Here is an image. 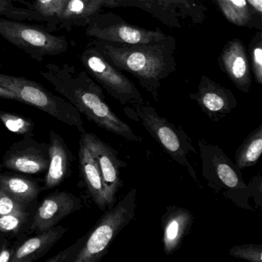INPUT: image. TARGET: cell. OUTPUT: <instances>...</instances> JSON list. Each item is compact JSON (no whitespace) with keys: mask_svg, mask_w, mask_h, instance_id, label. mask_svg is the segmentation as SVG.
Listing matches in <instances>:
<instances>
[{"mask_svg":"<svg viewBox=\"0 0 262 262\" xmlns=\"http://www.w3.org/2000/svg\"><path fill=\"white\" fill-rule=\"evenodd\" d=\"M39 73L89 120L125 140L142 142V138L135 134L131 127L112 110L102 86L92 79L86 70H78L68 64L48 63Z\"/></svg>","mask_w":262,"mask_h":262,"instance_id":"1","label":"cell"},{"mask_svg":"<svg viewBox=\"0 0 262 262\" xmlns=\"http://www.w3.org/2000/svg\"><path fill=\"white\" fill-rule=\"evenodd\" d=\"M92 44L115 67L134 76L156 102L159 101L161 82L176 70V45L173 37L168 36L160 42L141 45L98 39Z\"/></svg>","mask_w":262,"mask_h":262,"instance_id":"2","label":"cell"},{"mask_svg":"<svg viewBox=\"0 0 262 262\" xmlns=\"http://www.w3.org/2000/svg\"><path fill=\"white\" fill-rule=\"evenodd\" d=\"M202 174L207 185L242 209L255 211L249 204V189L241 170L217 145L199 139Z\"/></svg>","mask_w":262,"mask_h":262,"instance_id":"3","label":"cell"},{"mask_svg":"<svg viewBox=\"0 0 262 262\" xmlns=\"http://www.w3.org/2000/svg\"><path fill=\"white\" fill-rule=\"evenodd\" d=\"M129 119L140 122L148 134L174 162L188 170L195 183L201 187L197 174L188 159L189 153L196 154L195 148L182 126H176L161 116L156 108L144 104H132L123 108Z\"/></svg>","mask_w":262,"mask_h":262,"instance_id":"4","label":"cell"},{"mask_svg":"<svg viewBox=\"0 0 262 262\" xmlns=\"http://www.w3.org/2000/svg\"><path fill=\"white\" fill-rule=\"evenodd\" d=\"M137 189L132 188L122 200L107 210L85 234V242L75 262H99L108 251L119 233L136 216Z\"/></svg>","mask_w":262,"mask_h":262,"instance_id":"5","label":"cell"},{"mask_svg":"<svg viewBox=\"0 0 262 262\" xmlns=\"http://www.w3.org/2000/svg\"><path fill=\"white\" fill-rule=\"evenodd\" d=\"M0 85L13 92L23 103L33 105L57 120L75 127L79 133H85L79 112L67 99L53 94L41 84L27 78L0 73Z\"/></svg>","mask_w":262,"mask_h":262,"instance_id":"6","label":"cell"},{"mask_svg":"<svg viewBox=\"0 0 262 262\" xmlns=\"http://www.w3.org/2000/svg\"><path fill=\"white\" fill-rule=\"evenodd\" d=\"M0 36L38 62L66 53L70 47L65 36H54L43 26L4 17H0Z\"/></svg>","mask_w":262,"mask_h":262,"instance_id":"7","label":"cell"},{"mask_svg":"<svg viewBox=\"0 0 262 262\" xmlns=\"http://www.w3.org/2000/svg\"><path fill=\"white\" fill-rule=\"evenodd\" d=\"M80 60L87 73L122 105L145 103L135 84L108 62L96 47L90 46L85 49Z\"/></svg>","mask_w":262,"mask_h":262,"instance_id":"8","label":"cell"},{"mask_svg":"<svg viewBox=\"0 0 262 262\" xmlns=\"http://www.w3.org/2000/svg\"><path fill=\"white\" fill-rule=\"evenodd\" d=\"M85 33L98 40L128 45L152 43L168 38L160 30H145L123 21L114 22L110 20L108 15L99 13L91 19Z\"/></svg>","mask_w":262,"mask_h":262,"instance_id":"9","label":"cell"},{"mask_svg":"<svg viewBox=\"0 0 262 262\" xmlns=\"http://www.w3.org/2000/svg\"><path fill=\"white\" fill-rule=\"evenodd\" d=\"M80 139L97 163L105 187L107 207L111 208L115 205L118 191L123 187L121 169L125 168L127 163L119 159L116 149L93 133L85 132Z\"/></svg>","mask_w":262,"mask_h":262,"instance_id":"10","label":"cell"},{"mask_svg":"<svg viewBox=\"0 0 262 262\" xmlns=\"http://www.w3.org/2000/svg\"><path fill=\"white\" fill-rule=\"evenodd\" d=\"M3 165L12 171L26 174L44 172L50 165L49 147L27 138L10 147L4 155Z\"/></svg>","mask_w":262,"mask_h":262,"instance_id":"11","label":"cell"},{"mask_svg":"<svg viewBox=\"0 0 262 262\" xmlns=\"http://www.w3.org/2000/svg\"><path fill=\"white\" fill-rule=\"evenodd\" d=\"M189 97L214 122L222 120L237 105V99L231 90L205 76L201 78L197 93L190 94Z\"/></svg>","mask_w":262,"mask_h":262,"instance_id":"12","label":"cell"},{"mask_svg":"<svg viewBox=\"0 0 262 262\" xmlns=\"http://www.w3.org/2000/svg\"><path fill=\"white\" fill-rule=\"evenodd\" d=\"M82 200L67 191H56L45 198L38 208L31 225L35 232L56 226L64 217L82 208Z\"/></svg>","mask_w":262,"mask_h":262,"instance_id":"13","label":"cell"},{"mask_svg":"<svg viewBox=\"0 0 262 262\" xmlns=\"http://www.w3.org/2000/svg\"><path fill=\"white\" fill-rule=\"evenodd\" d=\"M192 213L183 207L168 205L161 219L164 252L171 255L182 247L194 224Z\"/></svg>","mask_w":262,"mask_h":262,"instance_id":"14","label":"cell"},{"mask_svg":"<svg viewBox=\"0 0 262 262\" xmlns=\"http://www.w3.org/2000/svg\"><path fill=\"white\" fill-rule=\"evenodd\" d=\"M220 63L236 88L249 93L252 85L251 67L243 42L237 39L228 42L221 54Z\"/></svg>","mask_w":262,"mask_h":262,"instance_id":"15","label":"cell"},{"mask_svg":"<svg viewBox=\"0 0 262 262\" xmlns=\"http://www.w3.org/2000/svg\"><path fill=\"white\" fill-rule=\"evenodd\" d=\"M49 165L45 178V188L51 189L59 186L68 177L71 166L72 155L65 141L56 132L50 131Z\"/></svg>","mask_w":262,"mask_h":262,"instance_id":"16","label":"cell"},{"mask_svg":"<svg viewBox=\"0 0 262 262\" xmlns=\"http://www.w3.org/2000/svg\"><path fill=\"white\" fill-rule=\"evenodd\" d=\"M62 226H55L39 232L23 243L14 251L11 262H33L49 252L67 231Z\"/></svg>","mask_w":262,"mask_h":262,"instance_id":"17","label":"cell"},{"mask_svg":"<svg viewBox=\"0 0 262 262\" xmlns=\"http://www.w3.org/2000/svg\"><path fill=\"white\" fill-rule=\"evenodd\" d=\"M79 161L81 176L93 202L99 209L105 211L107 202L102 174L96 160L81 139L79 141Z\"/></svg>","mask_w":262,"mask_h":262,"instance_id":"18","label":"cell"},{"mask_svg":"<svg viewBox=\"0 0 262 262\" xmlns=\"http://www.w3.org/2000/svg\"><path fill=\"white\" fill-rule=\"evenodd\" d=\"M105 7H132L147 12L168 27H181L182 15L164 0H102Z\"/></svg>","mask_w":262,"mask_h":262,"instance_id":"19","label":"cell"},{"mask_svg":"<svg viewBox=\"0 0 262 262\" xmlns=\"http://www.w3.org/2000/svg\"><path fill=\"white\" fill-rule=\"evenodd\" d=\"M103 7L102 0H67L58 29L70 30L73 27H87Z\"/></svg>","mask_w":262,"mask_h":262,"instance_id":"20","label":"cell"},{"mask_svg":"<svg viewBox=\"0 0 262 262\" xmlns=\"http://www.w3.org/2000/svg\"><path fill=\"white\" fill-rule=\"evenodd\" d=\"M0 187L19 202L28 205L40 193L39 185L34 181L16 174H1Z\"/></svg>","mask_w":262,"mask_h":262,"instance_id":"21","label":"cell"},{"mask_svg":"<svg viewBox=\"0 0 262 262\" xmlns=\"http://www.w3.org/2000/svg\"><path fill=\"white\" fill-rule=\"evenodd\" d=\"M262 153V123L245 138L235 155V165L240 170L257 165Z\"/></svg>","mask_w":262,"mask_h":262,"instance_id":"22","label":"cell"},{"mask_svg":"<svg viewBox=\"0 0 262 262\" xmlns=\"http://www.w3.org/2000/svg\"><path fill=\"white\" fill-rule=\"evenodd\" d=\"M0 15L18 21H38L43 23L42 16L32 8L27 0H0Z\"/></svg>","mask_w":262,"mask_h":262,"instance_id":"23","label":"cell"},{"mask_svg":"<svg viewBox=\"0 0 262 262\" xmlns=\"http://www.w3.org/2000/svg\"><path fill=\"white\" fill-rule=\"evenodd\" d=\"M224 16L237 27H247L252 19V12L246 0H217Z\"/></svg>","mask_w":262,"mask_h":262,"instance_id":"24","label":"cell"},{"mask_svg":"<svg viewBox=\"0 0 262 262\" xmlns=\"http://www.w3.org/2000/svg\"><path fill=\"white\" fill-rule=\"evenodd\" d=\"M67 0H33L32 8L42 19L47 30L50 32L59 30V19Z\"/></svg>","mask_w":262,"mask_h":262,"instance_id":"25","label":"cell"},{"mask_svg":"<svg viewBox=\"0 0 262 262\" xmlns=\"http://www.w3.org/2000/svg\"><path fill=\"white\" fill-rule=\"evenodd\" d=\"M0 121L6 128L15 134L21 135L26 138L33 136L34 123L27 118L16 113L0 111Z\"/></svg>","mask_w":262,"mask_h":262,"instance_id":"26","label":"cell"},{"mask_svg":"<svg viewBox=\"0 0 262 262\" xmlns=\"http://www.w3.org/2000/svg\"><path fill=\"white\" fill-rule=\"evenodd\" d=\"M174 7L184 19L190 18L194 23H201L205 18L203 7L195 0H164Z\"/></svg>","mask_w":262,"mask_h":262,"instance_id":"27","label":"cell"},{"mask_svg":"<svg viewBox=\"0 0 262 262\" xmlns=\"http://www.w3.org/2000/svg\"><path fill=\"white\" fill-rule=\"evenodd\" d=\"M229 255L250 262L262 261V244H243L229 250Z\"/></svg>","mask_w":262,"mask_h":262,"instance_id":"28","label":"cell"},{"mask_svg":"<svg viewBox=\"0 0 262 262\" xmlns=\"http://www.w3.org/2000/svg\"><path fill=\"white\" fill-rule=\"evenodd\" d=\"M28 219L27 211H16L0 216V231L17 232Z\"/></svg>","mask_w":262,"mask_h":262,"instance_id":"29","label":"cell"},{"mask_svg":"<svg viewBox=\"0 0 262 262\" xmlns=\"http://www.w3.org/2000/svg\"><path fill=\"white\" fill-rule=\"evenodd\" d=\"M251 66L256 82L262 84V41L261 34L257 33L251 42Z\"/></svg>","mask_w":262,"mask_h":262,"instance_id":"30","label":"cell"},{"mask_svg":"<svg viewBox=\"0 0 262 262\" xmlns=\"http://www.w3.org/2000/svg\"><path fill=\"white\" fill-rule=\"evenodd\" d=\"M27 204L19 202L0 187V216L16 211H27Z\"/></svg>","mask_w":262,"mask_h":262,"instance_id":"31","label":"cell"},{"mask_svg":"<svg viewBox=\"0 0 262 262\" xmlns=\"http://www.w3.org/2000/svg\"><path fill=\"white\" fill-rule=\"evenodd\" d=\"M85 242V236L78 239L76 243L69 247L64 251H60L59 254L50 258L47 259L46 262H75L79 251L82 248Z\"/></svg>","mask_w":262,"mask_h":262,"instance_id":"32","label":"cell"},{"mask_svg":"<svg viewBox=\"0 0 262 262\" xmlns=\"http://www.w3.org/2000/svg\"><path fill=\"white\" fill-rule=\"evenodd\" d=\"M262 178L261 176H257L253 178L251 182L248 184V189H249L250 198L254 199V202L258 208L262 206Z\"/></svg>","mask_w":262,"mask_h":262,"instance_id":"33","label":"cell"},{"mask_svg":"<svg viewBox=\"0 0 262 262\" xmlns=\"http://www.w3.org/2000/svg\"><path fill=\"white\" fill-rule=\"evenodd\" d=\"M0 98L1 99H10V100L21 102L20 99L13 92L3 86L2 85H0Z\"/></svg>","mask_w":262,"mask_h":262,"instance_id":"34","label":"cell"},{"mask_svg":"<svg viewBox=\"0 0 262 262\" xmlns=\"http://www.w3.org/2000/svg\"><path fill=\"white\" fill-rule=\"evenodd\" d=\"M14 251L10 248H3L0 251V262H11Z\"/></svg>","mask_w":262,"mask_h":262,"instance_id":"35","label":"cell"},{"mask_svg":"<svg viewBox=\"0 0 262 262\" xmlns=\"http://www.w3.org/2000/svg\"><path fill=\"white\" fill-rule=\"evenodd\" d=\"M247 4L251 7L259 16L262 13V0H246Z\"/></svg>","mask_w":262,"mask_h":262,"instance_id":"36","label":"cell"}]
</instances>
